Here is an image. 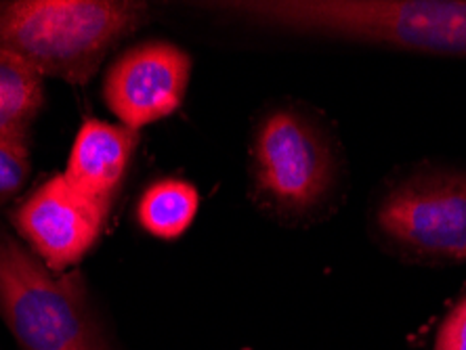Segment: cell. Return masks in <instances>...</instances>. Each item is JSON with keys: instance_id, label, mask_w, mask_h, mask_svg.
I'll return each mask as SVG.
<instances>
[{"instance_id": "cell-2", "label": "cell", "mask_w": 466, "mask_h": 350, "mask_svg": "<svg viewBox=\"0 0 466 350\" xmlns=\"http://www.w3.org/2000/svg\"><path fill=\"white\" fill-rule=\"evenodd\" d=\"M147 19V5L114 0L0 3V46L40 75L85 85L109 49Z\"/></svg>"}, {"instance_id": "cell-10", "label": "cell", "mask_w": 466, "mask_h": 350, "mask_svg": "<svg viewBox=\"0 0 466 350\" xmlns=\"http://www.w3.org/2000/svg\"><path fill=\"white\" fill-rule=\"evenodd\" d=\"M198 208L200 195L194 185L181 178H162L143 194L137 216L154 237L177 239L194 223Z\"/></svg>"}, {"instance_id": "cell-5", "label": "cell", "mask_w": 466, "mask_h": 350, "mask_svg": "<svg viewBox=\"0 0 466 350\" xmlns=\"http://www.w3.org/2000/svg\"><path fill=\"white\" fill-rule=\"evenodd\" d=\"M332 181L326 136L292 109L267 115L255 139V183L265 202L284 215H300L324 200Z\"/></svg>"}, {"instance_id": "cell-7", "label": "cell", "mask_w": 466, "mask_h": 350, "mask_svg": "<svg viewBox=\"0 0 466 350\" xmlns=\"http://www.w3.org/2000/svg\"><path fill=\"white\" fill-rule=\"evenodd\" d=\"M191 75L189 55L156 40L128 49L114 61L104 82V97L122 122L139 130L179 109Z\"/></svg>"}, {"instance_id": "cell-9", "label": "cell", "mask_w": 466, "mask_h": 350, "mask_svg": "<svg viewBox=\"0 0 466 350\" xmlns=\"http://www.w3.org/2000/svg\"><path fill=\"white\" fill-rule=\"evenodd\" d=\"M43 103L40 72L17 53L0 46V139L27 141Z\"/></svg>"}, {"instance_id": "cell-6", "label": "cell", "mask_w": 466, "mask_h": 350, "mask_svg": "<svg viewBox=\"0 0 466 350\" xmlns=\"http://www.w3.org/2000/svg\"><path fill=\"white\" fill-rule=\"evenodd\" d=\"M109 205L53 176L13 215L17 231L43 258L46 269L66 273L93 248L104 231Z\"/></svg>"}, {"instance_id": "cell-1", "label": "cell", "mask_w": 466, "mask_h": 350, "mask_svg": "<svg viewBox=\"0 0 466 350\" xmlns=\"http://www.w3.org/2000/svg\"><path fill=\"white\" fill-rule=\"evenodd\" d=\"M215 9L276 30L466 57V0H269Z\"/></svg>"}, {"instance_id": "cell-11", "label": "cell", "mask_w": 466, "mask_h": 350, "mask_svg": "<svg viewBox=\"0 0 466 350\" xmlns=\"http://www.w3.org/2000/svg\"><path fill=\"white\" fill-rule=\"evenodd\" d=\"M30 176L27 141L0 139V204L13 200Z\"/></svg>"}, {"instance_id": "cell-4", "label": "cell", "mask_w": 466, "mask_h": 350, "mask_svg": "<svg viewBox=\"0 0 466 350\" xmlns=\"http://www.w3.org/2000/svg\"><path fill=\"white\" fill-rule=\"evenodd\" d=\"M374 226L389 248L422 263L466 260V175H412L382 197Z\"/></svg>"}, {"instance_id": "cell-3", "label": "cell", "mask_w": 466, "mask_h": 350, "mask_svg": "<svg viewBox=\"0 0 466 350\" xmlns=\"http://www.w3.org/2000/svg\"><path fill=\"white\" fill-rule=\"evenodd\" d=\"M0 317L22 350H109L78 271L53 275L0 231Z\"/></svg>"}, {"instance_id": "cell-8", "label": "cell", "mask_w": 466, "mask_h": 350, "mask_svg": "<svg viewBox=\"0 0 466 350\" xmlns=\"http://www.w3.org/2000/svg\"><path fill=\"white\" fill-rule=\"evenodd\" d=\"M139 141V130L86 120L80 126L66 166V181L93 200L112 204Z\"/></svg>"}, {"instance_id": "cell-12", "label": "cell", "mask_w": 466, "mask_h": 350, "mask_svg": "<svg viewBox=\"0 0 466 350\" xmlns=\"http://www.w3.org/2000/svg\"><path fill=\"white\" fill-rule=\"evenodd\" d=\"M435 350H466V294L440 325Z\"/></svg>"}]
</instances>
